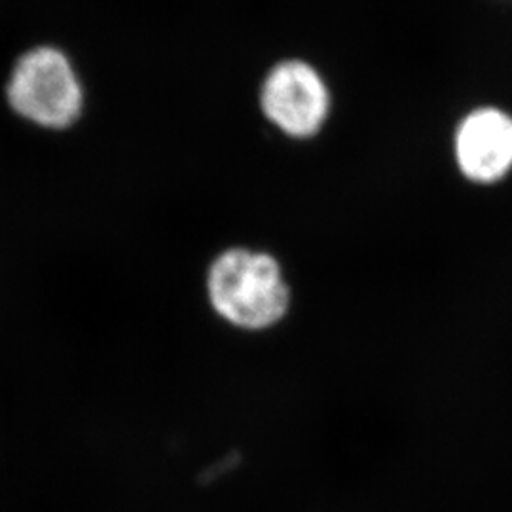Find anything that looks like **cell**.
Masks as SVG:
<instances>
[{
	"instance_id": "1",
	"label": "cell",
	"mask_w": 512,
	"mask_h": 512,
	"mask_svg": "<svg viewBox=\"0 0 512 512\" xmlns=\"http://www.w3.org/2000/svg\"><path fill=\"white\" fill-rule=\"evenodd\" d=\"M207 293L213 310L243 330H266L289 311L291 291L274 256L253 249L220 253L207 275Z\"/></svg>"
},
{
	"instance_id": "2",
	"label": "cell",
	"mask_w": 512,
	"mask_h": 512,
	"mask_svg": "<svg viewBox=\"0 0 512 512\" xmlns=\"http://www.w3.org/2000/svg\"><path fill=\"white\" fill-rule=\"evenodd\" d=\"M4 95L21 120L50 131L73 128L86 109V90L73 57L55 44H37L19 55Z\"/></svg>"
},
{
	"instance_id": "3",
	"label": "cell",
	"mask_w": 512,
	"mask_h": 512,
	"mask_svg": "<svg viewBox=\"0 0 512 512\" xmlns=\"http://www.w3.org/2000/svg\"><path fill=\"white\" fill-rule=\"evenodd\" d=\"M262 116L291 139L315 137L329 120L330 90L321 73L304 59L274 63L260 82Z\"/></svg>"
},
{
	"instance_id": "4",
	"label": "cell",
	"mask_w": 512,
	"mask_h": 512,
	"mask_svg": "<svg viewBox=\"0 0 512 512\" xmlns=\"http://www.w3.org/2000/svg\"><path fill=\"white\" fill-rule=\"evenodd\" d=\"M461 173L480 184L503 179L512 169V118L497 109L471 112L456 133Z\"/></svg>"
}]
</instances>
